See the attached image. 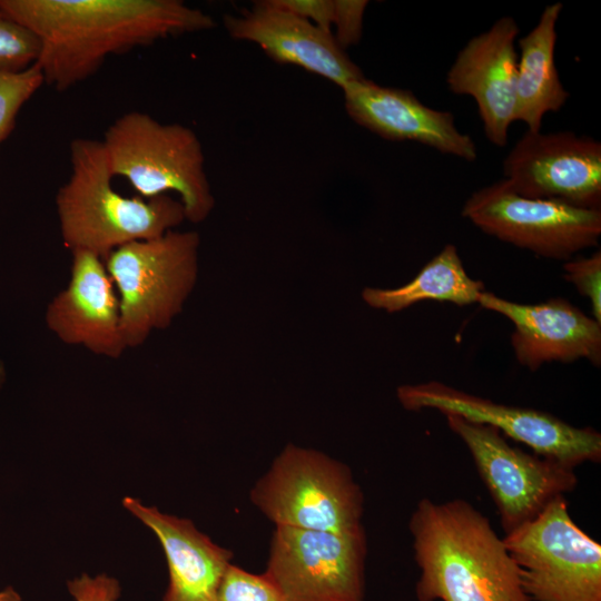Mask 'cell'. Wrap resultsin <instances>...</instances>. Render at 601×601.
Here are the masks:
<instances>
[{
  "label": "cell",
  "mask_w": 601,
  "mask_h": 601,
  "mask_svg": "<svg viewBox=\"0 0 601 601\" xmlns=\"http://www.w3.org/2000/svg\"><path fill=\"white\" fill-rule=\"evenodd\" d=\"M215 601H285L276 585L263 573L254 574L230 564Z\"/></svg>",
  "instance_id": "cell-23"
},
{
  "label": "cell",
  "mask_w": 601,
  "mask_h": 601,
  "mask_svg": "<svg viewBox=\"0 0 601 601\" xmlns=\"http://www.w3.org/2000/svg\"><path fill=\"white\" fill-rule=\"evenodd\" d=\"M4 367L2 365V363H0V386L2 385L3 381H4Z\"/></svg>",
  "instance_id": "cell-29"
},
{
  "label": "cell",
  "mask_w": 601,
  "mask_h": 601,
  "mask_svg": "<svg viewBox=\"0 0 601 601\" xmlns=\"http://www.w3.org/2000/svg\"><path fill=\"white\" fill-rule=\"evenodd\" d=\"M42 85L36 63L22 71L0 72V145L13 131L21 108Z\"/></svg>",
  "instance_id": "cell-21"
},
{
  "label": "cell",
  "mask_w": 601,
  "mask_h": 601,
  "mask_svg": "<svg viewBox=\"0 0 601 601\" xmlns=\"http://www.w3.org/2000/svg\"><path fill=\"white\" fill-rule=\"evenodd\" d=\"M39 41L43 82L66 91L112 55L214 28L216 21L179 0H0Z\"/></svg>",
  "instance_id": "cell-1"
},
{
  "label": "cell",
  "mask_w": 601,
  "mask_h": 601,
  "mask_svg": "<svg viewBox=\"0 0 601 601\" xmlns=\"http://www.w3.org/2000/svg\"><path fill=\"white\" fill-rule=\"evenodd\" d=\"M70 175L55 204L60 235L70 252L105 258L116 248L157 238L186 220L179 199L121 195L112 187L101 140L78 137L69 145Z\"/></svg>",
  "instance_id": "cell-3"
},
{
  "label": "cell",
  "mask_w": 601,
  "mask_h": 601,
  "mask_svg": "<svg viewBox=\"0 0 601 601\" xmlns=\"http://www.w3.org/2000/svg\"><path fill=\"white\" fill-rule=\"evenodd\" d=\"M502 539L531 601H601V544L572 520L564 496Z\"/></svg>",
  "instance_id": "cell-7"
},
{
  "label": "cell",
  "mask_w": 601,
  "mask_h": 601,
  "mask_svg": "<svg viewBox=\"0 0 601 601\" xmlns=\"http://www.w3.org/2000/svg\"><path fill=\"white\" fill-rule=\"evenodd\" d=\"M67 587L75 601H117L121 592L119 581L106 574L83 573L69 580Z\"/></svg>",
  "instance_id": "cell-26"
},
{
  "label": "cell",
  "mask_w": 601,
  "mask_h": 601,
  "mask_svg": "<svg viewBox=\"0 0 601 601\" xmlns=\"http://www.w3.org/2000/svg\"><path fill=\"white\" fill-rule=\"evenodd\" d=\"M199 245L198 233L170 230L122 245L104 258L119 298L127 348L142 345L181 313L197 283Z\"/></svg>",
  "instance_id": "cell-5"
},
{
  "label": "cell",
  "mask_w": 601,
  "mask_h": 601,
  "mask_svg": "<svg viewBox=\"0 0 601 601\" xmlns=\"http://www.w3.org/2000/svg\"><path fill=\"white\" fill-rule=\"evenodd\" d=\"M462 216L484 233L545 258L568 260L598 246L601 236V210L522 197L503 179L474 191Z\"/></svg>",
  "instance_id": "cell-11"
},
{
  "label": "cell",
  "mask_w": 601,
  "mask_h": 601,
  "mask_svg": "<svg viewBox=\"0 0 601 601\" xmlns=\"http://www.w3.org/2000/svg\"><path fill=\"white\" fill-rule=\"evenodd\" d=\"M39 41L0 6V72L22 71L37 62Z\"/></svg>",
  "instance_id": "cell-22"
},
{
  "label": "cell",
  "mask_w": 601,
  "mask_h": 601,
  "mask_svg": "<svg viewBox=\"0 0 601 601\" xmlns=\"http://www.w3.org/2000/svg\"><path fill=\"white\" fill-rule=\"evenodd\" d=\"M477 304L513 324L511 345L515 358L532 372L551 362L583 358L594 366L601 364V323L565 298L521 304L484 290Z\"/></svg>",
  "instance_id": "cell-14"
},
{
  "label": "cell",
  "mask_w": 601,
  "mask_h": 601,
  "mask_svg": "<svg viewBox=\"0 0 601 601\" xmlns=\"http://www.w3.org/2000/svg\"><path fill=\"white\" fill-rule=\"evenodd\" d=\"M396 396L407 411L437 410L491 425L534 454L572 469L601 461V434L597 430L571 425L544 411L495 403L439 381L401 385Z\"/></svg>",
  "instance_id": "cell-9"
},
{
  "label": "cell",
  "mask_w": 601,
  "mask_h": 601,
  "mask_svg": "<svg viewBox=\"0 0 601 601\" xmlns=\"http://www.w3.org/2000/svg\"><path fill=\"white\" fill-rule=\"evenodd\" d=\"M112 177H122L142 198L176 193L186 220L199 224L215 207L201 142L191 128L162 124L130 110L115 119L101 139Z\"/></svg>",
  "instance_id": "cell-4"
},
{
  "label": "cell",
  "mask_w": 601,
  "mask_h": 601,
  "mask_svg": "<svg viewBox=\"0 0 601 601\" xmlns=\"http://www.w3.org/2000/svg\"><path fill=\"white\" fill-rule=\"evenodd\" d=\"M365 529L326 532L276 525L264 574L285 601H366Z\"/></svg>",
  "instance_id": "cell-10"
},
{
  "label": "cell",
  "mask_w": 601,
  "mask_h": 601,
  "mask_svg": "<svg viewBox=\"0 0 601 601\" xmlns=\"http://www.w3.org/2000/svg\"><path fill=\"white\" fill-rule=\"evenodd\" d=\"M45 321L62 343L95 355L117 359L127 349L115 285L93 253L71 252L68 285L48 304Z\"/></svg>",
  "instance_id": "cell-15"
},
{
  "label": "cell",
  "mask_w": 601,
  "mask_h": 601,
  "mask_svg": "<svg viewBox=\"0 0 601 601\" xmlns=\"http://www.w3.org/2000/svg\"><path fill=\"white\" fill-rule=\"evenodd\" d=\"M122 506L158 538L168 565L162 601H215L233 552L214 543L188 520L126 496Z\"/></svg>",
  "instance_id": "cell-18"
},
{
  "label": "cell",
  "mask_w": 601,
  "mask_h": 601,
  "mask_svg": "<svg viewBox=\"0 0 601 601\" xmlns=\"http://www.w3.org/2000/svg\"><path fill=\"white\" fill-rule=\"evenodd\" d=\"M223 23L233 39L253 42L273 60L303 68L342 90L366 79L333 33L273 6L269 0L257 1L239 14L227 13Z\"/></svg>",
  "instance_id": "cell-16"
},
{
  "label": "cell",
  "mask_w": 601,
  "mask_h": 601,
  "mask_svg": "<svg viewBox=\"0 0 601 601\" xmlns=\"http://www.w3.org/2000/svg\"><path fill=\"white\" fill-rule=\"evenodd\" d=\"M519 31L512 17L497 19L467 41L446 73L453 93L475 100L485 136L497 147L506 145L515 121Z\"/></svg>",
  "instance_id": "cell-13"
},
{
  "label": "cell",
  "mask_w": 601,
  "mask_h": 601,
  "mask_svg": "<svg viewBox=\"0 0 601 601\" xmlns=\"http://www.w3.org/2000/svg\"><path fill=\"white\" fill-rule=\"evenodd\" d=\"M269 1L273 6L299 17L328 33H333L334 0Z\"/></svg>",
  "instance_id": "cell-27"
},
{
  "label": "cell",
  "mask_w": 601,
  "mask_h": 601,
  "mask_svg": "<svg viewBox=\"0 0 601 601\" xmlns=\"http://www.w3.org/2000/svg\"><path fill=\"white\" fill-rule=\"evenodd\" d=\"M563 270L564 279L590 300L593 318L601 323V252L568 260Z\"/></svg>",
  "instance_id": "cell-24"
},
{
  "label": "cell",
  "mask_w": 601,
  "mask_h": 601,
  "mask_svg": "<svg viewBox=\"0 0 601 601\" xmlns=\"http://www.w3.org/2000/svg\"><path fill=\"white\" fill-rule=\"evenodd\" d=\"M0 601H22L21 595L11 587L0 590Z\"/></svg>",
  "instance_id": "cell-28"
},
{
  "label": "cell",
  "mask_w": 601,
  "mask_h": 601,
  "mask_svg": "<svg viewBox=\"0 0 601 601\" xmlns=\"http://www.w3.org/2000/svg\"><path fill=\"white\" fill-rule=\"evenodd\" d=\"M503 174L522 197L601 210V144L592 137L526 130L503 160Z\"/></svg>",
  "instance_id": "cell-12"
},
{
  "label": "cell",
  "mask_w": 601,
  "mask_h": 601,
  "mask_svg": "<svg viewBox=\"0 0 601 601\" xmlns=\"http://www.w3.org/2000/svg\"><path fill=\"white\" fill-rule=\"evenodd\" d=\"M483 292L484 284L469 276L457 248L449 244L408 283L396 288L365 287L362 299L372 308L397 313L425 300L475 304Z\"/></svg>",
  "instance_id": "cell-20"
},
{
  "label": "cell",
  "mask_w": 601,
  "mask_h": 601,
  "mask_svg": "<svg viewBox=\"0 0 601 601\" xmlns=\"http://www.w3.org/2000/svg\"><path fill=\"white\" fill-rule=\"evenodd\" d=\"M467 447L497 510L504 534L536 518L553 500L573 491L574 469L511 445L495 427L445 415Z\"/></svg>",
  "instance_id": "cell-8"
},
{
  "label": "cell",
  "mask_w": 601,
  "mask_h": 601,
  "mask_svg": "<svg viewBox=\"0 0 601 601\" xmlns=\"http://www.w3.org/2000/svg\"><path fill=\"white\" fill-rule=\"evenodd\" d=\"M367 6L366 0H334L333 37L342 49L359 42Z\"/></svg>",
  "instance_id": "cell-25"
},
{
  "label": "cell",
  "mask_w": 601,
  "mask_h": 601,
  "mask_svg": "<svg viewBox=\"0 0 601 601\" xmlns=\"http://www.w3.org/2000/svg\"><path fill=\"white\" fill-rule=\"evenodd\" d=\"M563 4H548L538 23L518 41L515 121L529 131H540L543 117L559 111L570 93L564 89L555 66L556 22Z\"/></svg>",
  "instance_id": "cell-19"
},
{
  "label": "cell",
  "mask_w": 601,
  "mask_h": 601,
  "mask_svg": "<svg viewBox=\"0 0 601 601\" xmlns=\"http://www.w3.org/2000/svg\"><path fill=\"white\" fill-rule=\"evenodd\" d=\"M250 500L276 525L326 532L364 529V495L349 467L295 444L276 456Z\"/></svg>",
  "instance_id": "cell-6"
},
{
  "label": "cell",
  "mask_w": 601,
  "mask_h": 601,
  "mask_svg": "<svg viewBox=\"0 0 601 601\" xmlns=\"http://www.w3.org/2000/svg\"><path fill=\"white\" fill-rule=\"evenodd\" d=\"M344 106L354 122L393 141H416L467 161L477 149L461 132L452 112L422 104L411 91L377 85L368 79L343 89Z\"/></svg>",
  "instance_id": "cell-17"
},
{
  "label": "cell",
  "mask_w": 601,
  "mask_h": 601,
  "mask_svg": "<svg viewBox=\"0 0 601 601\" xmlns=\"http://www.w3.org/2000/svg\"><path fill=\"white\" fill-rule=\"evenodd\" d=\"M408 529L417 601H531L503 539L467 501L423 497Z\"/></svg>",
  "instance_id": "cell-2"
}]
</instances>
